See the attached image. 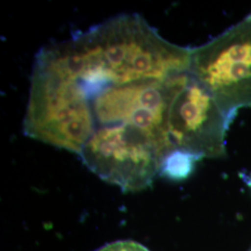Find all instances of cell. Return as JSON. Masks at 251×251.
I'll return each mask as SVG.
<instances>
[{
	"mask_svg": "<svg viewBox=\"0 0 251 251\" xmlns=\"http://www.w3.org/2000/svg\"><path fill=\"white\" fill-rule=\"evenodd\" d=\"M170 151L155 138L135 127L95 130L78 155L100 178L124 192L148 188Z\"/></svg>",
	"mask_w": 251,
	"mask_h": 251,
	"instance_id": "cell-1",
	"label": "cell"
},
{
	"mask_svg": "<svg viewBox=\"0 0 251 251\" xmlns=\"http://www.w3.org/2000/svg\"><path fill=\"white\" fill-rule=\"evenodd\" d=\"M250 251H251V250H250Z\"/></svg>",
	"mask_w": 251,
	"mask_h": 251,
	"instance_id": "cell-7",
	"label": "cell"
},
{
	"mask_svg": "<svg viewBox=\"0 0 251 251\" xmlns=\"http://www.w3.org/2000/svg\"><path fill=\"white\" fill-rule=\"evenodd\" d=\"M189 73L213 95L231 123L239 109L251 108V14L192 49Z\"/></svg>",
	"mask_w": 251,
	"mask_h": 251,
	"instance_id": "cell-2",
	"label": "cell"
},
{
	"mask_svg": "<svg viewBox=\"0 0 251 251\" xmlns=\"http://www.w3.org/2000/svg\"><path fill=\"white\" fill-rule=\"evenodd\" d=\"M230 120L213 95L191 76L171 103L169 132L173 147L201 158L226 154Z\"/></svg>",
	"mask_w": 251,
	"mask_h": 251,
	"instance_id": "cell-3",
	"label": "cell"
},
{
	"mask_svg": "<svg viewBox=\"0 0 251 251\" xmlns=\"http://www.w3.org/2000/svg\"><path fill=\"white\" fill-rule=\"evenodd\" d=\"M200 159L202 158L195 153L176 149L170 152L163 161L160 175L174 180L185 179Z\"/></svg>",
	"mask_w": 251,
	"mask_h": 251,
	"instance_id": "cell-4",
	"label": "cell"
},
{
	"mask_svg": "<svg viewBox=\"0 0 251 251\" xmlns=\"http://www.w3.org/2000/svg\"><path fill=\"white\" fill-rule=\"evenodd\" d=\"M94 251H150L144 245L132 240H120L110 243Z\"/></svg>",
	"mask_w": 251,
	"mask_h": 251,
	"instance_id": "cell-5",
	"label": "cell"
},
{
	"mask_svg": "<svg viewBox=\"0 0 251 251\" xmlns=\"http://www.w3.org/2000/svg\"><path fill=\"white\" fill-rule=\"evenodd\" d=\"M245 180H246L247 184L249 185V187H250L251 190V173L249 175V176H248V178H247V179H245Z\"/></svg>",
	"mask_w": 251,
	"mask_h": 251,
	"instance_id": "cell-6",
	"label": "cell"
}]
</instances>
